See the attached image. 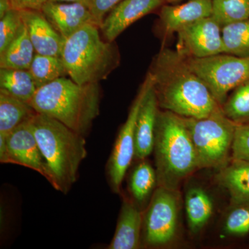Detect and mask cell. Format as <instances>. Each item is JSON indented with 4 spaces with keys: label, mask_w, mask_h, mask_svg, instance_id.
Here are the masks:
<instances>
[{
    "label": "cell",
    "mask_w": 249,
    "mask_h": 249,
    "mask_svg": "<svg viewBox=\"0 0 249 249\" xmlns=\"http://www.w3.org/2000/svg\"><path fill=\"white\" fill-rule=\"evenodd\" d=\"M29 70L37 89L68 75L60 57L36 53Z\"/></svg>",
    "instance_id": "cb8c5ba5"
},
{
    "label": "cell",
    "mask_w": 249,
    "mask_h": 249,
    "mask_svg": "<svg viewBox=\"0 0 249 249\" xmlns=\"http://www.w3.org/2000/svg\"><path fill=\"white\" fill-rule=\"evenodd\" d=\"M165 1H168V2H175V1H178L179 0H165Z\"/></svg>",
    "instance_id": "e575fe53"
},
{
    "label": "cell",
    "mask_w": 249,
    "mask_h": 249,
    "mask_svg": "<svg viewBox=\"0 0 249 249\" xmlns=\"http://www.w3.org/2000/svg\"><path fill=\"white\" fill-rule=\"evenodd\" d=\"M11 9L13 8L10 0H0V18L3 17Z\"/></svg>",
    "instance_id": "d6a6232c"
},
{
    "label": "cell",
    "mask_w": 249,
    "mask_h": 249,
    "mask_svg": "<svg viewBox=\"0 0 249 249\" xmlns=\"http://www.w3.org/2000/svg\"><path fill=\"white\" fill-rule=\"evenodd\" d=\"M185 58L221 106L229 91L249 80V57L221 53L206 58Z\"/></svg>",
    "instance_id": "ba28073f"
},
{
    "label": "cell",
    "mask_w": 249,
    "mask_h": 249,
    "mask_svg": "<svg viewBox=\"0 0 249 249\" xmlns=\"http://www.w3.org/2000/svg\"><path fill=\"white\" fill-rule=\"evenodd\" d=\"M152 78L147 73L140 91L129 111L127 120L120 129L112 152L108 160V182L114 193H121L124 176L135 155V125L142 98L152 83Z\"/></svg>",
    "instance_id": "9c48e42d"
},
{
    "label": "cell",
    "mask_w": 249,
    "mask_h": 249,
    "mask_svg": "<svg viewBox=\"0 0 249 249\" xmlns=\"http://www.w3.org/2000/svg\"><path fill=\"white\" fill-rule=\"evenodd\" d=\"M100 27L91 23L64 40L60 58L67 73L79 85L98 83L119 64V54L113 42L104 41Z\"/></svg>",
    "instance_id": "5b68a950"
},
{
    "label": "cell",
    "mask_w": 249,
    "mask_h": 249,
    "mask_svg": "<svg viewBox=\"0 0 249 249\" xmlns=\"http://www.w3.org/2000/svg\"><path fill=\"white\" fill-rule=\"evenodd\" d=\"M121 1L122 0H91L90 10L95 24L101 27L106 15Z\"/></svg>",
    "instance_id": "4dcf8cb0"
},
{
    "label": "cell",
    "mask_w": 249,
    "mask_h": 249,
    "mask_svg": "<svg viewBox=\"0 0 249 249\" xmlns=\"http://www.w3.org/2000/svg\"><path fill=\"white\" fill-rule=\"evenodd\" d=\"M212 17L222 27L249 19V0H213Z\"/></svg>",
    "instance_id": "484cf974"
},
{
    "label": "cell",
    "mask_w": 249,
    "mask_h": 249,
    "mask_svg": "<svg viewBox=\"0 0 249 249\" xmlns=\"http://www.w3.org/2000/svg\"><path fill=\"white\" fill-rule=\"evenodd\" d=\"M24 22L20 11L11 9L0 18V54L4 52L22 29Z\"/></svg>",
    "instance_id": "f1b7e54d"
},
{
    "label": "cell",
    "mask_w": 249,
    "mask_h": 249,
    "mask_svg": "<svg viewBox=\"0 0 249 249\" xmlns=\"http://www.w3.org/2000/svg\"><path fill=\"white\" fill-rule=\"evenodd\" d=\"M151 74L159 106L180 116L203 119L220 109L204 82L178 51L163 49L153 62Z\"/></svg>",
    "instance_id": "6da1fadb"
},
{
    "label": "cell",
    "mask_w": 249,
    "mask_h": 249,
    "mask_svg": "<svg viewBox=\"0 0 249 249\" xmlns=\"http://www.w3.org/2000/svg\"><path fill=\"white\" fill-rule=\"evenodd\" d=\"M49 1H55V2L81 3L89 6V9L90 3H91V0H49Z\"/></svg>",
    "instance_id": "836d02e7"
},
{
    "label": "cell",
    "mask_w": 249,
    "mask_h": 249,
    "mask_svg": "<svg viewBox=\"0 0 249 249\" xmlns=\"http://www.w3.org/2000/svg\"><path fill=\"white\" fill-rule=\"evenodd\" d=\"M225 53L249 57V19L222 27Z\"/></svg>",
    "instance_id": "d4e9b609"
},
{
    "label": "cell",
    "mask_w": 249,
    "mask_h": 249,
    "mask_svg": "<svg viewBox=\"0 0 249 249\" xmlns=\"http://www.w3.org/2000/svg\"><path fill=\"white\" fill-rule=\"evenodd\" d=\"M184 118V117H183ZM196 150L198 169H221L230 161L237 124L222 107L203 119L184 118Z\"/></svg>",
    "instance_id": "8992f818"
},
{
    "label": "cell",
    "mask_w": 249,
    "mask_h": 249,
    "mask_svg": "<svg viewBox=\"0 0 249 249\" xmlns=\"http://www.w3.org/2000/svg\"><path fill=\"white\" fill-rule=\"evenodd\" d=\"M10 1L13 9L18 10V11H23V10L41 11L42 6L49 0H10Z\"/></svg>",
    "instance_id": "1f68e13d"
},
{
    "label": "cell",
    "mask_w": 249,
    "mask_h": 249,
    "mask_svg": "<svg viewBox=\"0 0 249 249\" xmlns=\"http://www.w3.org/2000/svg\"><path fill=\"white\" fill-rule=\"evenodd\" d=\"M179 191L158 186L142 212V245L168 247L178 237L181 197Z\"/></svg>",
    "instance_id": "52a82bcc"
},
{
    "label": "cell",
    "mask_w": 249,
    "mask_h": 249,
    "mask_svg": "<svg viewBox=\"0 0 249 249\" xmlns=\"http://www.w3.org/2000/svg\"><path fill=\"white\" fill-rule=\"evenodd\" d=\"M188 229L193 235L202 231L214 213V203L211 195L201 186L189 187L184 196Z\"/></svg>",
    "instance_id": "ac0fdd59"
},
{
    "label": "cell",
    "mask_w": 249,
    "mask_h": 249,
    "mask_svg": "<svg viewBox=\"0 0 249 249\" xmlns=\"http://www.w3.org/2000/svg\"><path fill=\"white\" fill-rule=\"evenodd\" d=\"M41 11L64 40L87 24H95L89 6L81 3L48 1Z\"/></svg>",
    "instance_id": "4fadbf2b"
},
{
    "label": "cell",
    "mask_w": 249,
    "mask_h": 249,
    "mask_svg": "<svg viewBox=\"0 0 249 249\" xmlns=\"http://www.w3.org/2000/svg\"><path fill=\"white\" fill-rule=\"evenodd\" d=\"M178 52L192 58L225 53L222 27L212 16L185 26L178 31Z\"/></svg>",
    "instance_id": "8fae6325"
},
{
    "label": "cell",
    "mask_w": 249,
    "mask_h": 249,
    "mask_svg": "<svg viewBox=\"0 0 249 249\" xmlns=\"http://www.w3.org/2000/svg\"><path fill=\"white\" fill-rule=\"evenodd\" d=\"M36 53L60 57L64 39L41 11H20Z\"/></svg>",
    "instance_id": "9a60e30c"
},
{
    "label": "cell",
    "mask_w": 249,
    "mask_h": 249,
    "mask_svg": "<svg viewBox=\"0 0 249 249\" xmlns=\"http://www.w3.org/2000/svg\"><path fill=\"white\" fill-rule=\"evenodd\" d=\"M31 124L47 163L49 182L56 191L67 194L76 182L80 164L88 155L84 136L39 113Z\"/></svg>",
    "instance_id": "7a4b0ae2"
},
{
    "label": "cell",
    "mask_w": 249,
    "mask_h": 249,
    "mask_svg": "<svg viewBox=\"0 0 249 249\" xmlns=\"http://www.w3.org/2000/svg\"><path fill=\"white\" fill-rule=\"evenodd\" d=\"M35 54V49L24 24L14 40L0 54V68L29 70Z\"/></svg>",
    "instance_id": "603a6c76"
},
{
    "label": "cell",
    "mask_w": 249,
    "mask_h": 249,
    "mask_svg": "<svg viewBox=\"0 0 249 249\" xmlns=\"http://www.w3.org/2000/svg\"><path fill=\"white\" fill-rule=\"evenodd\" d=\"M30 103L0 93V135L6 136L37 114Z\"/></svg>",
    "instance_id": "44dd1931"
},
{
    "label": "cell",
    "mask_w": 249,
    "mask_h": 249,
    "mask_svg": "<svg viewBox=\"0 0 249 249\" xmlns=\"http://www.w3.org/2000/svg\"><path fill=\"white\" fill-rule=\"evenodd\" d=\"M37 89L29 70L0 68V93L30 103Z\"/></svg>",
    "instance_id": "7402d4cb"
},
{
    "label": "cell",
    "mask_w": 249,
    "mask_h": 249,
    "mask_svg": "<svg viewBox=\"0 0 249 249\" xmlns=\"http://www.w3.org/2000/svg\"><path fill=\"white\" fill-rule=\"evenodd\" d=\"M142 212L132 199L124 197L114 237L109 249H137L142 247Z\"/></svg>",
    "instance_id": "2e32d148"
},
{
    "label": "cell",
    "mask_w": 249,
    "mask_h": 249,
    "mask_svg": "<svg viewBox=\"0 0 249 249\" xmlns=\"http://www.w3.org/2000/svg\"><path fill=\"white\" fill-rule=\"evenodd\" d=\"M163 0H122L114 8L100 27L108 42H114L131 24L160 7Z\"/></svg>",
    "instance_id": "7c38bea8"
},
{
    "label": "cell",
    "mask_w": 249,
    "mask_h": 249,
    "mask_svg": "<svg viewBox=\"0 0 249 249\" xmlns=\"http://www.w3.org/2000/svg\"><path fill=\"white\" fill-rule=\"evenodd\" d=\"M222 232L236 237L249 233V202H231L223 221Z\"/></svg>",
    "instance_id": "4316f807"
},
{
    "label": "cell",
    "mask_w": 249,
    "mask_h": 249,
    "mask_svg": "<svg viewBox=\"0 0 249 249\" xmlns=\"http://www.w3.org/2000/svg\"><path fill=\"white\" fill-rule=\"evenodd\" d=\"M32 120L19 126L8 135H0V162L27 167L49 181L48 168L34 134Z\"/></svg>",
    "instance_id": "30bf717a"
},
{
    "label": "cell",
    "mask_w": 249,
    "mask_h": 249,
    "mask_svg": "<svg viewBox=\"0 0 249 249\" xmlns=\"http://www.w3.org/2000/svg\"><path fill=\"white\" fill-rule=\"evenodd\" d=\"M159 107L152 79L142 98L136 122L134 159L137 160L147 159L153 152Z\"/></svg>",
    "instance_id": "5bb4252c"
},
{
    "label": "cell",
    "mask_w": 249,
    "mask_h": 249,
    "mask_svg": "<svg viewBox=\"0 0 249 249\" xmlns=\"http://www.w3.org/2000/svg\"><path fill=\"white\" fill-rule=\"evenodd\" d=\"M217 181L229 192L231 202H249V161L231 159L219 170Z\"/></svg>",
    "instance_id": "d6986e66"
},
{
    "label": "cell",
    "mask_w": 249,
    "mask_h": 249,
    "mask_svg": "<svg viewBox=\"0 0 249 249\" xmlns=\"http://www.w3.org/2000/svg\"><path fill=\"white\" fill-rule=\"evenodd\" d=\"M100 99L98 83L79 85L62 77L38 88L30 104L85 137L99 114Z\"/></svg>",
    "instance_id": "3957f363"
},
{
    "label": "cell",
    "mask_w": 249,
    "mask_h": 249,
    "mask_svg": "<svg viewBox=\"0 0 249 249\" xmlns=\"http://www.w3.org/2000/svg\"><path fill=\"white\" fill-rule=\"evenodd\" d=\"M158 187L156 169L147 159L139 160L132 168L128 178V188L131 199L143 211Z\"/></svg>",
    "instance_id": "ffe728a7"
},
{
    "label": "cell",
    "mask_w": 249,
    "mask_h": 249,
    "mask_svg": "<svg viewBox=\"0 0 249 249\" xmlns=\"http://www.w3.org/2000/svg\"><path fill=\"white\" fill-rule=\"evenodd\" d=\"M213 0H188L175 6H164L160 11L162 25L167 34L212 16Z\"/></svg>",
    "instance_id": "e0dca14e"
},
{
    "label": "cell",
    "mask_w": 249,
    "mask_h": 249,
    "mask_svg": "<svg viewBox=\"0 0 249 249\" xmlns=\"http://www.w3.org/2000/svg\"><path fill=\"white\" fill-rule=\"evenodd\" d=\"M231 157L232 160L249 161V124H237Z\"/></svg>",
    "instance_id": "f546056e"
},
{
    "label": "cell",
    "mask_w": 249,
    "mask_h": 249,
    "mask_svg": "<svg viewBox=\"0 0 249 249\" xmlns=\"http://www.w3.org/2000/svg\"><path fill=\"white\" fill-rule=\"evenodd\" d=\"M153 152L158 186L179 191L183 181L198 170L185 119L171 111H159Z\"/></svg>",
    "instance_id": "277c9868"
},
{
    "label": "cell",
    "mask_w": 249,
    "mask_h": 249,
    "mask_svg": "<svg viewBox=\"0 0 249 249\" xmlns=\"http://www.w3.org/2000/svg\"><path fill=\"white\" fill-rule=\"evenodd\" d=\"M222 107L224 114L235 124L249 119V80L234 89Z\"/></svg>",
    "instance_id": "83f0119b"
}]
</instances>
